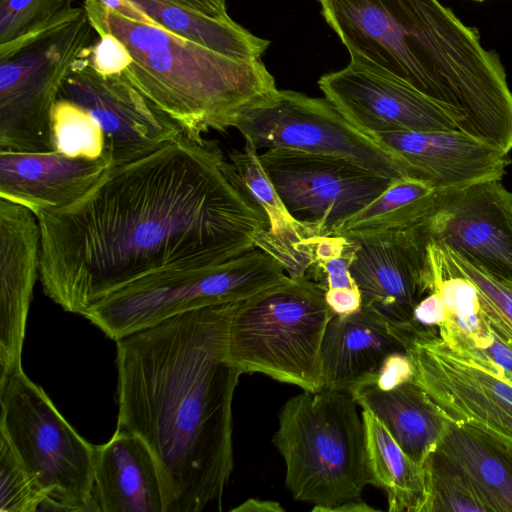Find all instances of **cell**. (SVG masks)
I'll return each instance as SVG.
<instances>
[{
	"instance_id": "1",
	"label": "cell",
	"mask_w": 512,
	"mask_h": 512,
	"mask_svg": "<svg viewBox=\"0 0 512 512\" xmlns=\"http://www.w3.org/2000/svg\"><path fill=\"white\" fill-rule=\"evenodd\" d=\"M35 217L44 293L82 316L141 278L257 249L269 228L219 145L184 134L112 166L79 200Z\"/></svg>"
},
{
	"instance_id": "2",
	"label": "cell",
	"mask_w": 512,
	"mask_h": 512,
	"mask_svg": "<svg viewBox=\"0 0 512 512\" xmlns=\"http://www.w3.org/2000/svg\"><path fill=\"white\" fill-rule=\"evenodd\" d=\"M235 303L181 313L116 341V429L139 436L154 455L165 512L215 503L221 510L233 470L232 400L244 373L229 351Z\"/></svg>"
},
{
	"instance_id": "3",
	"label": "cell",
	"mask_w": 512,
	"mask_h": 512,
	"mask_svg": "<svg viewBox=\"0 0 512 512\" xmlns=\"http://www.w3.org/2000/svg\"><path fill=\"white\" fill-rule=\"evenodd\" d=\"M349 65L400 82L443 107L463 132L512 149V90L477 29L438 0H318Z\"/></svg>"
},
{
	"instance_id": "4",
	"label": "cell",
	"mask_w": 512,
	"mask_h": 512,
	"mask_svg": "<svg viewBox=\"0 0 512 512\" xmlns=\"http://www.w3.org/2000/svg\"><path fill=\"white\" fill-rule=\"evenodd\" d=\"M92 27L116 35L133 61L123 72L195 140L225 131L278 89L261 59L241 60L130 20L98 0H84Z\"/></svg>"
},
{
	"instance_id": "5",
	"label": "cell",
	"mask_w": 512,
	"mask_h": 512,
	"mask_svg": "<svg viewBox=\"0 0 512 512\" xmlns=\"http://www.w3.org/2000/svg\"><path fill=\"white\" fill-rule=\"evenodd\" d=\"M272 442L286 466L285 485L313 512L361 499L370 477L365 430L348 392L321 389L288 399Z\"/></svg>"
},
{
	"instance_id": "6",
	"label": "cell",
	"mask_w": 512,
	"mask_h": 512,
	"mask_svg": "<svg viewBox=\"0 0 512 512\" xmlns=\"http://www.w3.org/2000/svg\"><path fill=\"white\" fill-rule=\"evenodd\" d=\"M326 288L290 277L235 303L229 351L244 373L259 372L307 392L322 387L321 346L334 316Z\"/></svg>"
},
{
	"instance_id": "7",
	"label": "cell",
	"mask_w": 512,
	"mask_h": 512,
	"mask_svg": "<svg viewBox=\"0 0 512 512\" xmlns=\"http://www.w3.org/2000/svg\"><path fill=\"white\" fill-rule=\"evenodd\" d=\"M84 6H72L44 28L0 44V150L55 151L52 111L78 59L92 49Z\"/></svg>"
},
{
	"instance_id": "8",
	"label": "cell",
	"mask_w": 512,
	"mask_h": 512,
	"mask_svg": "<svg viewBox=\"0 0 512 512\" xmlns=\"http://www.w3.org/2000/svg\"><path fill=\"white\" fill-rule=\"evenodd\" d=\"M286 276L261 249L211 266L141 278L91 306L83 317L119 340L188 311L243 301Z\"/></svg>"
},
{
	"instance_id": "9",
	"label": "cell",
	"mask_w": 512,
	"mask_h": 512,
	"mask_svg": "<svg viewBox=\"0 0 512 512\" xmlns=\"http://www.w3.org/2000/svg\"><path fill=\"white\" fill-rule=\"evenodd\" d=\"M0 403V434L46 496L43 504L60 511H98L95 445L76 432L23 368L0 379Z\"/></svg>"
},
{
	"instance_id": "10",
	"label": "cell",
	"mask_w": 512,
	"mask_h": 512,
	"mask_svg": "<svg viewBox=\"0 0 512 512\" xmlns=\"http://www.w3.org/2000/svg\"><path fill=\"white\" fill-rule=\"evenodd\" d=\"M235 128L257 149L338 157L391 180L409 176L392 152L357 129L326 98L277 90L247 110Z\"/></svg>"
},
{
	"instance_id": "11",
	"label": "cell",
	"mask_w": 512,
	"mask_h": 512,
	"mask_svg": "<svg viewBox=\"0 0 512 512\" xmlns=\"http://www.w3.org/2000/svg\"><path fill=\"white\" fill-rule=\"evenodd\" d=\"M412 379L453 423L512 446V381L480 351L449 347L436 327L416 330L407 347Z\"/></svg>"
},
{
	"instance_id": "12",
	"label": "cell",
	"mask_w": 512,
	"mask_h": 512,
	"mask_svg": "<svg viewBox=\"0 0 512 512\" xmlns=\"http://www.w3.org/2000/svg\"><path fill=\"white\" fill-rule=\"evenodd\" d=\"M288 212L315 236L334 235L393 181L338 157L292 149L259 154Z\"/></svg>"
},
{
	"instance_id": "13",
	"label": "cell",
	"mask_w": 512,
	"mask_h": 512,
	"mask_svg": "<svg viewBox=\"0 0 512 512\" xmlns=\"http://www.w3.org/2000/svg\"><path fill=\"white\" fill-rule=\"evenodd\" d=\"M343 237L352 245L349 269L361 306L399 327H418L414 310L433 290L429 238L422 224Z\"/></svg>"
},
{
	"instance_id": "14",
	"label": "cell",
	"mask_w": 512,
	"mask_h": 512,
	"mask_svg": "<svg viewBox=\"0 0 512 512\" xmlns=\"http://www.w3.org/2000/svg\"><path fill=\"white\" fill-rule=\"evenodd\" d=\"M90 53L74 64L59 98L83 107L98 122L112 166L147 156L183 134L179 125L123 73L99 74L89 63Z\"/></svg>"
},
{
	"instance_id": "15",
	"label": "cell",
	"mask_w": 512,
	"mask_h": 512,
	"mask_svg": "<svg viewBox=\"0 0 512 512\" xmlns=\"http://www.w3.org/2000/svg\"><path fill=\"white\" fill-rule=\"evenodd\" d=\"M421 224L430 241L512 282V192L501 180L438 191Z\"/></svg>"
},
{
	"instance_id": "16",
	"label": "cell",
	"mask_w": 512,
	"mask_h": 512,
	"mask_svg": "<svg viewBox=\"0 0 512 512\" xmlns=\"http://www.w3.org/2000/svg\"><path fill=\"white\" fill-rule=\"evenodd\" d=\"M318 85L325 98L371 138L409 131L463 132L455 117L416 90L349 64L323 75Z\"/></svg>"
},
{
	"instance_id": "17",
	"label": "cell",
	"mask_w": 512,
	"mask_h": 512,
	"mask_svg": "<svg viewBox=\"0 0 512 512\" xmlns=\"http://www.w3.org/2000/svg\"><path fill=\"white\" fill-rule=\"evenodd\" d=\"M373 139L392 152L410 177L438 191L501 180L509 153L459 130L384 133Z\"/></svg>"
},
{
	"instance_id": "18",
	"label": "cell",
	"mask_w": 512,
	"mask_h": 512,
	"mask_svg": "<svg viewBox=\"0 0 512 512\" xmlns=\"http://www.w3.org/2000/svg\"><path fill=\"white\" fill-rule=\"evenodd\" d=\"M41 232L25 207L0 198V379L22 369L33 288L39 275Z\"/></svg>"
},
{
	"instance_id": "19",
	"label": "cell",
	"mask_w": 512,
	"mask_h": 512,
	"mask_svg": "<svg viewBox=\"0 0 512 512\" xmlns=\"http://www.w3.org/2000/svg\"><path fill=\"white\" fill-rule=\"evenodd\" d=\"M418 328H402L361 306L329 321L321 346V389L348 392L374 383L386 361L407 354Z\"/></svg>"
},
{
	"instance_id": "20",
	"label": "cell",
	"mask_w": 512,
	"mask_h": 512,
	"mask_svg": "<svg viewBox=\"0 0 512 512\" xmlns=\"http://www.w3.org/2000/svg\"><path fill=\"white\" fill-rule=\"evenodd\" d=\"M112 167L110 157L71 158L58 151L27 153L0 150V198L35 216L82 198Z\"/></svg>"
},
{
	"instance_id": "21",
	"label": "cell",
	"mask_w": 512,
	"mask_h": 512,
	"mask_svg": "<svg viewBox=\"0 0 512 512\" xmlns=\"http://www.w3.org/2000/svg\"><path fill=\"white\" fill-rule=\"evenodd\" d=\"M94 500L102 512H165L156 459L139 436L116 429L95 446Z\"/></svg>"
},
{
	"instance_id": "22",
	"label": "cell",
	"mask_w": 512,
	"mask_h": 512,
	"mask_svg": "<svg viewBox=\"0 0 512 512\" xmlns=\"http://www.w3.org/2000/svg\"><path fill=\"white\" fill-rule=\"evenodd\" d=\"M351 395L420 465L436 449L448 424L443 413L412 378L388 389L370 383Z\"/></svg>"
},
{
	"instance_id": "23",
	"label": "cell",
	"mask_w": 512,
	"mask_h": 512,
	"mask_svg": "<svg viewBox=\"0 0 512 512\" xmlns=\"http://www.w3.org/2000/svg\"><path fill=\"white\" fill-rule=\"evenodd\" d=\"M434 452L469 481L489 512H512V446L448 421Z\"/></svg>"
},
{
	"instance_id": "24",
	"label": "cell",
	"mask_w": 512,
	"mask_h": 512,
	"mask_svg": "<svg viewBox=\"0 0 512 512\" xmlns=\"http://www.w3.org/2000/svg\"><path fill=\"white\" fill-rule=\"evenodd\" d=\"M229 159L252 197L268 217L269 228L262 237L261 249L283 266L290 277H307L311 261L305 242L315 237L310 229L288 212L259 160L257 148L246 141L243 150H233Z\"/></svg>"
},
{
	"instance_id": "25",
	"label": "cell",
	"mask_w": 512,
	"mask_h": 512,
	"mask_svg": "<svg viewBox=\"0 0 512 512\" xmlns=\"http://www.w3.org/2000/svg\"><path fill=\"white\" fill-rule=\"evenodd\" d=\"M433 291H438L446 309L439 336L452 349L469 354L494 341L476 285L451 262L442 244L429 240Z\"/></svg>"
},
{
	"instance_id": "26",
	"label": "cell",
	"mask_w": 512,
	"mask_h": 512,
	"mask_svg": "<svg viewBox=\"0 0 512 512\" xmlns=\"http://www.w3.org/2000/svg\"><path fill=\"white\" fill-rule=\"evenodd\" d=\"M158 27L218 53L241 60L261 59L270 42L230 17H212L180 0H131Z\"/></svg>"
},
{
	"instance_id": "27",
	"label": "cell",
	"mask_w": 512,
	"mask_h": 512,
	"mask_svg": "<svg viewBox=\"0 0 512 512\" xmlns=\"http://www.w3.org/2000/svg\"><path fill=\"white\" fill-rule=\"evenodd\" d=\"M370 484L387 494L389 512H424L427 490L424 466L412 460L386 427L363 409Z\"/></svg>"
},
{
	"instance_id": "28",
	"label": "cell",
	"mask_w": 512,
	"mask_h": 512,
	"mask_svg": "<svg viewBox=\"0 0 512 512\" xmlns=\"http://www.w3.org/2000/svg\"><path fill=\"white\" fill-rule=\"evenodd\" d=\"M438 190L413 177L393 181L377 198L342 224L334 235L347 236L407 229L420 224Z\"/></svg>"
},
{
	"instance_id": "29",
	"label": "cell",
	"mask_w": 512,
	"mask_h": 512,
	"mask_svg": "<svg viewBox=\"0 0 512 512\" xmlns=\"http://www.w3.org/2000/svg\"><path fill=\"white\" fill-rule=\"evenodd\" d=\"M51 127L55 150L65 156L95 160L108 155L101 126L86 109L72 101L57 100Z\"/></svg>"
},
{
	"instance_id": "30",
	"label": "cell",
	"mask_w": 512,
	"mask_h": 512,
	"mask_svg": "<svg viewBox=\"0 0 512 512\" xmlns=\"http://www.w3.org/2000/svg\"><path fill=\"white\" fill-rule=\"evenodd\" d=\"M423 466L427 490L424 512H489L469 481L434 451Z\"/></svg>"
},
{
	"instance_id": "31",
	"label": "cell",
	"mask_w": 512,
	"mask_h": 512,
	"mask_svg": "<svg viewBox=\"0 0 512 512\" xmlns=\"http://www.w3.org/2000/svg\"><path fill=\"white\" fill-rule=\"evenodd\" d=\"M46 500L0 434V512H35Z\"/></svg>"
},
{
	"instance_id": "32",
	"label": "cell",
	"mask_w": 512,
	"mask_h": 512,
	"mask_svg": "<svg viewBox=\"0 0 512 512\" xmlns=\"http://www.w3.org/2000/svg\"><path fill=\"white\" fill-rule=\"evenodd\" d=\"M73 0H0V44L37 32L71 8Z\"/></svg>"
},
{
	"instance_id": "33",
	"label": "cell",
	"mask_w": 512,
	"mask_h": 512,
	"mask_svg": "<svg viewBox=\"0 0 512 512\" xmlns=\"http://www.w3.org/2000/svg\"><path fill=\"white\" fill-rule=\"evenodd\" d=\"M93 29L98 39L92 45L90 65L103 76L123 73L133 61L127 46L111 32L100 27Z\"/></svg>"
},
{
	"instance_id": "34",
	"label": "cell",
	"mask_w": 512,
	"mask_h": 512,
	"mask_svg": "<svg viewBox=\"0 0 512 512\" xmlns=\"http://www.w3.org/2000/svg\"><path fill=\"white\" fill-rule=\"evenodd\" d=\"M351 257L352 245L348 241V247L341 255L333 257L322 264L313 266L309 272L315 275V281L321 283L326 290L356 288L357 286L349 269Z\"/></svg>"
},
{
	"instance_id": "35",
	"label": "cell",
	"mask_w": 512,
	"mask_h": 512,
	"mask_svg": "<svg viewBox=\"0 0 512 512\" xmlns=\"http://www.w3.org/2000/svg\"><path fill=\"white\" fill-rule=\"evenodd\" d=\"M446 320V309L438 291L426 295L416 306L413 321L421 327H440Z\"/></svg>"
},
{
	"instance_id": "36",
	"label": "cell",
	"mask_w": 512,
	"mask_h": 512,
	"mask_svg": "<svg viewBox=\"0 0 512 512\" xmlns=\"http://www.w3.org/2000/svg\"><path fill=\"white\" fill-rule=\"evenodd\" d=\"M412 375V365L407 354H394L386 361L374 383L388 389L411 379Z\"/></svg>"
},
{
	"instance_id": "37",
	"label": "cell",
	"mask_w": 512,
	"mask_h": 512,
	"mask_svg": "<svg viewBox=\"0 0 512 512\" xmlns=\"http://www.w3.org/2000/svg\"><path fill=\"white\" fill-rule=\"evenodd\" d=\"M325 298L334 315L352 313L361 307V295L357 287L328 289Z\"/></svg>"
},
{
	"instance_id": "38",
	"label": "cell",
	"mask_w": 512,
	"mask_h": 512,
	"mask_svg": "<svg viewBox=\"0 0 512 512\" xmlns=\"http://www.w3.org/2000/svg\"><path fill=\"white\" fill-rule=\"evenodd\" d=\"M474 351H480L483 355L493 361L503 370L506 377L512 381V350H510L496 336H494L493 343L487 348L476 349Z\"/></svg>"
},
{
	"instance_id": "39",
	"label": "cell",
	"mask_w": 512,
	"mask_h": 512,
	"mask_svg": "<svg viewBox=\"0 0 512 512\" xmlns=\"http://www.w3.org/2000/svg\"><path fill=\"white\" fill-rule=\"evenodd\" d=\"M107 8L117 12L118 14L130 20L144 23L147 25L157 26L156 23L144 13L131 0H98Z\"/></svg>"
},
{
	"instance_id": "40",
	"label": "cell",
	"mask_w": 512,
	"mask_h": 512,
	"mask_svg": "<svg viewBox=\"0 0 512 512\" xmlns=\"http://www.w3.org/2000/svg\"><path fill=\"white\" fill-rule=\"evenodd\" d=\"M203 13L218 18H227L226 0H180Z\"/></svg>"
},
{
	"instance_id": "41",
	"label": "cell",
	"mask_w": 512,
	"mask_h": 512,
	"mask_svg": "<svg viewBox=\"0 0 512 512\" xmlns=\"http://www.w3.org/2000/svg\"><path fill=\"white\" fill-rule=\"evenodd\" d=\"M233 512H284L285 509L276 501L249 498L239 506L232 509Z\"/></svg>"
},
{
	"instance_id": "42",
	"label": "cell",
	"mask_w": 512,
	"mask_h": 512,
	"mask_svg": "<svg viewBox=\"0 0 512 512\" xmlns=\"http://www.w3.org/2000/svg\"><path fill=\"white\" fill-rule=\"evenodd\" d=\"M378 511L377 509L369 506L361 499L347 501L342 504L330 507L325 512H371Z\"/></svg>"
},
{
	"instance_id": "43",
	"label": "cell",
	"mask_w": 512,
	"mask_h": 512,
	"mask_svg": "<svg viewBox=\"0 0 512 512\" xmlns=\"http://www.w3.org/2000/svg\"><path fill=\"white\" fill-rule=\"evenodd\" d=\"M474 1L482 2V1H485V0H474Z\"/></svg>"
}]
</instances>
